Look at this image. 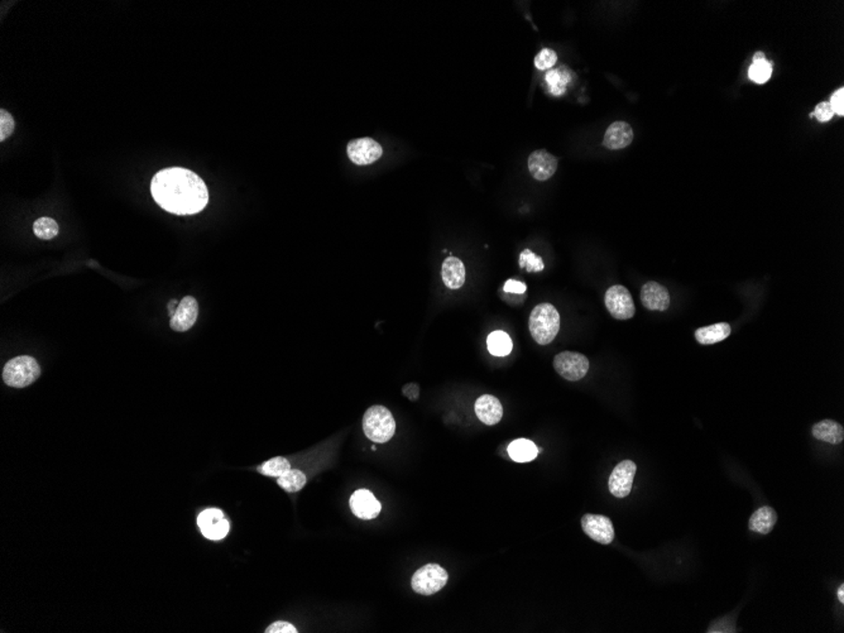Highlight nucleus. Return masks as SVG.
Listing matches in <instances>:
<instances>
[{
    "mask_svg": "<svg viewBox=\"0 0 844 633\" xmlns=\"http://www.w3.org/2000/svg\"><path fill=\"white\" fill-rule=\"evenodd\" d=\"M150 194L163 210L176 215H194L209 203L208 187L190 169L171 167L160 171L150 184Z\"/></svg>",
    "mask_w": 844,
    "mask_h": 633,
    "instance_id": "obj_1",
    "label": "nucleus"
},
{
    "mask_svg": "<svg viewBox=\"0 0 844 633\" xmlns=\"http://www.w3.org/2000/svg\"><path fill=\"white\" fill-rule=\"evenodd\" d=\"M528 329L536 343L548 345L560 330V315L551 303H540L532 310Z\"/></svg>",
    "mask_w": 844,
    "mask_h": 633,
    "instance_id": "obj_2",
    "label": "nucleus"
},
{
    "mask_svg": "<svg viewBox=\"0 0 844 633\" xmlns=\"http://www.w3.org/2000/svg\"><path fill=\"white\" fill-rule=\"evenodd\" d=\"M363 430L373 442H387L394 437L396 421L391 411L384 406H372L363 418Z\"/></svg>",
    "mask_w": 844,
    "mask_h": 633,
    "instance_id": "obj_3",
    "label": "nucleus"
},
{
    "mask_svg": "<svg viewBox=\"0 0 844 633\" xmlns=\"http://www.w3.org/2000/svg\"><path fill=\"white\" fill-rule=\"evenodd\" d=\"M41 376V368L37 360L28 355H22L9 360L3 369V381L13 388H24L35 382Z\"/></svg>",
    "mask_w": 844,
    "mask_h": 633,
    "instance_id": "obj_4",
    "label": "nucleus"
},
{
    "mask_svg": "<svg viewBox=\"0 0 844 633\" xmlns=\"http://www.w3.org/2000/svg\"><path fill=\"white\" fill-rule=\"evenodd\" d=\"M448 573L438 564H428L417 570L412 576V589L421 595H433L445 587L448 583Z\"/></svg>",
    "mask_w": 844,
    "mask_h": 633,
    "instance_id": "obj_5",
    "label": "nucleus"
},
{
    "mask_svg": "<svg viewBox=\"0 0 844 633\" xmlns=\"http://www.w3.org/2000/svg\"><path fill=\"white\" fill-rule=\"evenodd\" d=\"M554 368L564 379L575 382L587 376L589 371V360L577 352H562L554 358Z\"/></svg>",
    "mask_w": 844,
    "mask_h": 633,
    "instance_id": "obj_6",
    "label": "nucleus"
},
{
    "mask_svg": "<svg viewBox=\"0 0 844 633\" xmlns=\"http://www.w3.org/2000/svg\"><path fill=\"white\" fill-rule=\"evenodd\" d=\"M604 301L609 314L612 315L614 319L628 320L635 316L636 308L630 291L627 290L625 286H612L606 292Z\"/></svg>",
    "mask_w": 844,
    "mask_h": 633,
    "instance_id": "obj_7",
    "label": "nucleus"
},
{
    "mask_svg": "<svg viewBox=\"0 0 844 633\" xmlns=\"http://www.w3.org/2000/svg\"><path fill=\"white\" fill-rule=\"evenodd\" d=\"M197 525L201 534L213 541L223 540L231 529L229 521L218 508H209L201 512L197 518Z\"/></svg>",
    "mask_w": 844,
    "mask_h": 633,
    "instance_id": "obj_8",
    "label": "nucleus"
},
{
    "mask_svg": "<svg viewBox=\"0 0 844 633\" xmlns=\"http://www.w3.org/2000/svg\"><path fill=\"white\" fill-rule=\"evenodd\" d=\"M637 466L632 460L621 461L609 476V492L617 498H626L631 493Z\"/></svg>",
    "mask_w": 844,
    "mask_h": 633,
    "instance_id": "obj_9",
    "label": "nucleus"
},
{
    "mask_svg": "<svg viewBox=\"0 0 844 633\" xmlns=\"http://www.w3.org/2000/svg\"><path fill=\"white\" fill-rule=\"evenodd\" d=\"M348 157L358 166H367L376 162L383 155L382 145L372 138H359L348 145Z\"/></svg>",
    "mask_w": 844,
    "mask_h": 633,
    "instance_id": "obj_10",
    "label": "nucleus"
},
{
    "mask_svg": "<svg viewBox=\"0 0 844 633\" xmlns=\"http://www.w3.org/2000/svg\"><path fill=\"white\" fill-rule=\"evenodd\" d=\"M582 527L592 540L608 545L614 540V527L609 518L601 515H584Z\"/></svg>",
    "mask_w": 844,
    "mask_h": 633,
    "instance_id": "obj_11",
    "label": "nucleus"
},
{
    "mask_svg": "<svg viewBox=\"0 0 844 633\" xmlns=\"http://www.w3.org/2000/svg\"><path fill=\"white\" fill-rule=\"evenodd\" d=\"M350 508L357 517L373 520L379 515L382 505L372 492L367 489H358L350 498Z\"/></svg>",
    "mask_w": 844,
    "mask_h": 633,
    "instance_id": "obj_12",
    "label": "nucleus"
},
{
    "mask_svg": "<svg viewBox=\"0 0 844 633\" xmlns=\"http://www.w3.org/2000/svg\"><path fill=\"white\" fill-rule=\"evenodd\" d=\"M528 169L535 180H549L557 169V158L545 150L532 152L528 157Z\"/></svg>",
    "mask_w": 844,
    "mask_h": 633,
    "instance_id": "obj_13",
    "label": "nucleus"
},
{
    "mask_svg": "<svg viewBox=\"0 0 844 633\" xmlns=\"http://www.w3.org/2000/svg\"><path fill=\"white\" fill-rule=\"evenodd\" d=\"M641 303L651 311H665L670 306V295L666 287L655 281L642 286Z\"/></svg>",
    "mask_w": 844,
    "mask_h": 633,
    "instance_id": "obj_14",
    "label": "nucleus"
},
{
    "mask_svg": "<svg viewBox=\"0 0 844 633\" xmlns=\"http://www.w3.org/2000/svg\"><path fill=\"white\" fill-rule=\"evenodd\" d=\"M197 316H199V303L194 297L186 296L177 305V310L171 319V327H172V330L179 331V332L190 330L191 327L195 325Z\"/></svg>",
    "mask_w": 844,
    "mask_h": 633,
    "instance_id": "obj_15",
    "label": "nucleus"
},
{
    "mask_svg": "<svg viewBox=\"0 0 844 633\" xmlns=\"http://www.w3.org/2000/svg\"><path fill=\"white\" fill-rule=\"evenodd\" d=\"M474 408L480 421L488 426L498 424L504 418V407L494 396H480L475 402Z\"/></svg>",
    "mask_w": 844,
    "mask_h": 633,
    "instance_id": "obj_16",
    "label": "nucleus"
},
{
    "mask_svg": "<svg viewBox=\"0 0 844 633\" xmlns=\"http://www.w3.org/2000/svg\"><path fill=\"white\" fill-rule=\"evenodd\" d=\"M633 130L628 123L614 122L604 134L603 145L608 150H623L632 143Z\"/></svg>",
    "mask_w": 844,
    "mask_h": 633,
    "instance_id": "obj_17",
    "label": "nucleus"
},
{
    "mask_svg": "<svg viewBox=\"0 0 844 633\" xmlns=\"http://www.w3.org/2000/svg\"><path fill=\"white\" fill-rule=\"evenodd\" d=\"M441 277L448 289L457 290L465 284V267L457 257L446 258L441 267Z\"/></svg>",
    "mask_w": 844,
    "mask_h": 633,
    "instance_id": "obj_18",
    "label": "nucleus"
},
{
    "mask_svg": "<svg viewBox=\"0 0 844 633\" xmlns=\"http://www.w3.org/2000/svg\"><path fill=\"white\" fill-rule=\"evenodd\" d=\"M813 436L816 440L837 445L843 442V426L833 420H823L813 426Z\"/></svg>",
    "mask_w": 844,
    "mask_h": 633,
    "instance_id": "obj_19",
    "label": "nucleus"
},
{
    "mask_svg": "<svg viewBox=\"0 0 844 633\" xmlns=\"http://www.w3.org/2000/svg\"><path fill=\"white\" fill-rule=\"evenodd\" d=\"M777 522V513L771 507H761L750 518V530L758 534H767Z\"/></svg>",
    "mask_w": 844,
    "mask_h": 633,
    "instance_id": "obj_20",
    "label": "nucleus"
},
{
    "mask_svg": "<svg viewBox=\"0 0 844 633\" xmlns=\"http://www.w3.org/2000/svg\"><path fill=\"white\" fill-rule=\"evenodd\" d=\"M731 325L727 323H718L714 325L704 326L695 331V339L703 345H711L726 340L731 335Z\"/></svg>",
    "mask_w": 844,
    "mask_h": 633,
    "instance_id": "obj_21",
    "label": "nucleus"
},
{
    "mask_svg": "<svg viewBox=\"0 0 844 633\" xmlns=\"http://www.w3.org/2000/svg\"><path fill=\"white\" fill-rule=\"evenodd\" d=\"M509 454L511 459L517 463H528L538 456V449L533 442L527 439H517L509 444Z\"/></svg>",
    "mask_w": 844,
    "mask_h": 633,
    "instance_id": "obj_22",
    "label": "nucleus"
},
{
    "mask_svg": "<svg viewBox=\"0 0 844 633\" xmlns=\"http://www.w3.org/2000/svg\"><path fill=\"white\" fill-rule=\"evenodd\" d=\"M771 75H772V64L767 61V58L762 52L755 53L753 62L748 69L750 80L761 85V84L769 82Z\"/></svg>",
    "mask_w": 844,
    "mask_h": 633,
    "instance_id": "obj_23",
    "label": "nucleus"
},
{
    "mask_svg": "<svg viewBox=\"0 0 844 633\" xmlns=\"http://www.w3.org/2000/svg\"><path fill=\"white\" fill-rule=\"evenodd\" d=\"M572 72L569 70L567 67H560V69H554V70L548 71L546 74V82L550 89V93L554 94L555 96H560L565 93L567 85L572 82Z\"/></svg>",
    "mask_w": 844,
    "mask_h": 633,
    "instance_id": "obj_24",
    "label": "nucleus"
},
{
    "mask_svg": "<svg viewBox=\"0 0 844 633\" xmlns=\"http://www.w3.org/2000/svg\"><path fill=\"white\" fill-rule=\"evenodd\" d=\"M487 347L492 355L506 357L512 352V340L504 331H493L487 339Z\"/></svg>",
    "mask_w": 844,
    "mask_h": 633,
    "instance_id": "obj_25",
    "label": "nucleus"
},
{
    "mask_svg": "<svg viewBox=\"0 0 844 633\" xmlns=\"http://www.w3.org/2000/svg\"><path fill=\"white\" fill-rule=\"evenodd\" d=\"M278 486L289 493L299 492L306 484V476L297 469H289L277 479Z\"/></svg>",
    "mask_w": 844,
    "mask_h": 633,
    "instance_id": "obj_26",
    "label": "nucleus"
},
{
    "mask_svg": "<svg viewBox=\"0 0 844 633\" xmlns=\"http://www.w3.org/2000/svg\"><path fill=\"white\" fill-rule=\"evenodd\" d=\"M289 469H291V465H289V460L284 459L282 456H277V458L270 459L260 465L258 471L263 476L279 478Z\"/></svg>",
    "mask_w": 844,
    "mask_h": 633,
    "instance_id": "obj_27",
    "label": "nucleus"
},
{
    "mask_svg": "<svg viewBox=\"0 0 844 633\" xmlns=\"http://www.w3.org/2000/svg\"><path fill=\"white\" fill-rule=\"evenodd\" d=\"M33 232H35V237L43 239V240H48V239L57 237L60 228H58L57 223L51 218H40L33 224Z\"/></svg>",
    "mask_w": 844,
    "mask_h": 633,
    "instance_id": "obj_28",
    "label": "nucleus"
},
{
    "mask_svg": "<svg viewBox=\"0 0 844 633\" xmlns=\"http://www.w3.org/2000/svg\"><path fill=\"white\" fill-rule=\"evenodd\" d=\"M520 267L526 269L528 274H538L544 271L545 263L541 257L535 254L530 250H525L520 256Z\"/></svg>",
    "mask_w": 844,
    "mask_h": 633,
    "instance_id": "obj_29",
    "label": "nucleus"
},
{
    "mask_svg": "<svg viewBox=\"0 0 844 633\" xmlns=\"http://www.w3.org/2000/svg\"><path fill=\"white\" fill-rule=\"evenodd\" d=\"M556 61H557V55L555 51H553L550 48H544L535 57V66L538 67V70H551L554 67V65L556 64Z\"/></svg>",
    "mask_w": 844,
    "mask_h": 633,
    "instance_id": "obj_30",
    "label": "nucleus"
},
{
    "mask_svg": "<svg viewBox=\"0 0 844 633\" xmlns=\"http://www.w3.org/2000/svg\"><path fill=\"white\" fill-rule=\"evenodd\" d=\"M16 128L13 116L6 111H0V140H6L11 137Z\"/></svg>",
    "mask_w": 844,
    "mask_h": 633,
    "instance_id": "obj_31",
    "label": "nucleus"
},
{
    "mask_svg": "<svg viewBox=\"0 0 844 633\" xmlns=\"http://www.w3.org/2000/svg\"><path fill=\"white\" fill-rule=\"evenodd\" d=\"M829 104H831V106H832V111H834V114H837V116H844L843 87H840V89H838L835 93L833 94L832 98H831V103H829Z\"/></svg>",
    "mask_w": 844,
    "mask_h": 633,
    "instance_id": "obj_32",
    "label": "nucleus"
},
{
    "mask_svg": "<svg viewBox=\"0 0 844 633\" xmlns=\"http://www.w3.org/2000/svg\"><path fill=\"white\" fill-rule=\"evenodd\" d=\"M813 116H816L819 122H829L834 116V111H832V106L829 103L823 101L821 104L816 105V111Z\"/></svg>",
    "mask_w": 844,
    "mask_h": 633,
    "instance_id": "obj_33",
    "label": "nucleus"
},
{
    "mask_svg": "<svg viewBox=\"0 0 844 633\" xmlns=\"http://www.w3.org/2000/svg\"><path fill=\"white\" fill-rule=\"evenodd\" d=\"M527 287L523 282L516 281V279H509L504 286V291L506 293H516V295H522L526 292Z\"/></svg>",
    "mask_w": 844,
    "mask_h": 633,
    "instance_id": "obj_34",
    "label": "nucleus"
},
{
    "mask_svg": "<svg viewBox=\"0 0 844 633\" xmlns=\"http://www.w3.org/2000/svg\"><path fill=\"white\" fill-rule=\"evenodd\" d=\"M267 633H296L295 626H292L289 622H276L271 624L270 627L266 629Z\"/></svg>",
    "mask_w": 844,
    "mask_h": 633,
    "instance_id": "obj_35",
    "label": "nucleus"
},
{
    "mask_svg": "<svg viewBox=\"0 0 844 633\" xmlns=\"http://www.w3.org/2000/svg\"><path fill=\"white\" fill-rule=\"evenodd\" d=\"M837 595H838V599L840 600V603H844V584H842V586L838 588V590H837Z\"/></svg>",
    "mask_w": 844,
    "mask_h": 633,
    "instance_id": "obj_36",
    "label": "nucleus"
}]
</instances>
